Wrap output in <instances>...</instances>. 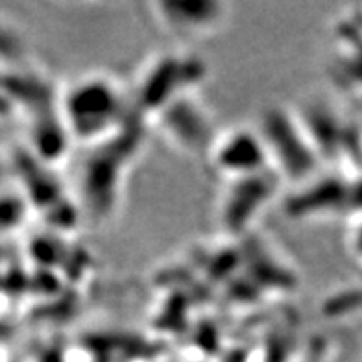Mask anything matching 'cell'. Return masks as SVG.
I'll use <instances>...</instances> for the list:
<instances>
[{
    "mask_svg": "<svg viewBox=\"0 0 362 362\" xmlns=\"http://www.w3.org/2000/svg\"><path fill=\"white\" fill-rule=\"evenodd\" d=\"M57 110L72 143L90 148L135 122L132 87L107 71H89L57 93Z\"/></svg>",
    "mask_w": 362,
    "mask_h": 362,
    "instance_id": "cell-1",
    "label": "cell"
},
{
    "mask_svg": "<svg viewBox=\"0 0 362 362\" xmlns=\"http://www.w3.org/2000/svg\"><path fill=\"white\" fill-rule=\"evenodd\" d=\"M86 150L87 158L80 170L78 194L90 216H105L113 213L119 200L120 183L137 150V134L129 126L110 141Z\"/></svg>",
    "mask_w": 362,
    "mask_h": 362,
    "instance_id": "cell-2",
    "label": "cell"
},
{
    "mask_svg": "<svg viewBox=\"0 0 362 362\" xmlns=\"http://www.w3.org/2000/svg\"><path fill=\"white\" fill-rule=\"evenodd\" d=\"M204 72V65L191 54L167 52L152 57L132 87L135 111L152 119L168 104L194 93Z\"/></svg>",
    "mask_w": 362,
    "mask_h": 362,
    "instance_id": "cell-3",
    "label": "cell"
},
{
    "mask_svg": "<svg viewBox=\"0 0 362 362\" xmlns=\"http://www.w3.org/2000/svg\"><path fill=\"white\" fill-rule=\"evenodd\" d=\"M218 180L235 181L274 168L261 132L253 128H231L218 132L205 156Z\"/></svg>",
    "mask_w": 362,
    "mask_h": 362,
    "instance_id": "cell-4",
    "label": "cell"
},
{
    "mask_svg": "<svg viewBox=\"0 0 362 362\" xmlns=\"http://www.w3.org/2000/svg\"><path fill=\"white\" fill-rule=\"evenodd\" d=\"M163 34L177 41H200L216 35L229 21V6L211 0H159L148 4Z\"/></svg>",
    "mask_w": 362,
    "mask_h": 362,
    "instance_id": "cell-5",
    "label": "cell"
},
{
    "mask_svg": "<svg viewBox=\"0 0 362 362\" xmlns=\"http://www.w3.org/2000/svg\"><path fill=\"white\" fill-rule=\"evenodd\" d=\"M177 150L192 156H207L218 132L213 128V120L194 93L177 98L152 117Z\"/></svg>",
    "mask_w": 362,
    "mask_h": 362,
    "instance_id": "cell-6",
    "label": "cell"
},
{
    "mask_svg": "<svg viewBox=\"0 0 362 362\" xmlns=\"http://www.w3.org/2000/svg\"><path fill=\"white\" fill-rule=\"evenodd\" d=\"M281 176L274 168L243 177V180L226 181V194L220 202V218L229 229H237L252 222L253 216L270 200Z\"/></svg>",
    "mask_w": 362,
    "mask_h": 362,
    "instance_id": "cell-7",
    "label": "cell"
}]
</instances>
